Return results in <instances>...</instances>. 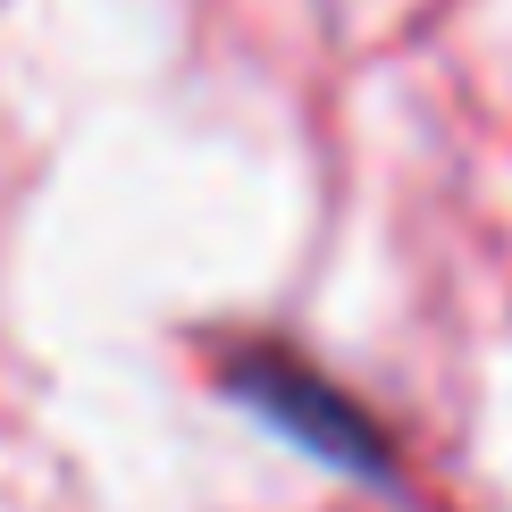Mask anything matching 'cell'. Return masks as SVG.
<instances>
[{
    "label": "cell",
    "mask_w": 512,
    "mask_h": 512,
    "mask_svg": "<svg viewBox=\"0 0 512 512\" xmlns=\"http://www.w3.org/2000/svg\"><path fill=\"white\" fill-rule=\"evenodd\" d=\"M227 387H236V395L269 420L277 437L311 445L319 462L387 479V454H378L370 412H361V403H345V395L328 387V378H319V370H303L294 353H244V361H227Z\"/></svg>",
    "instance_id": "1"
}]
</instances>
